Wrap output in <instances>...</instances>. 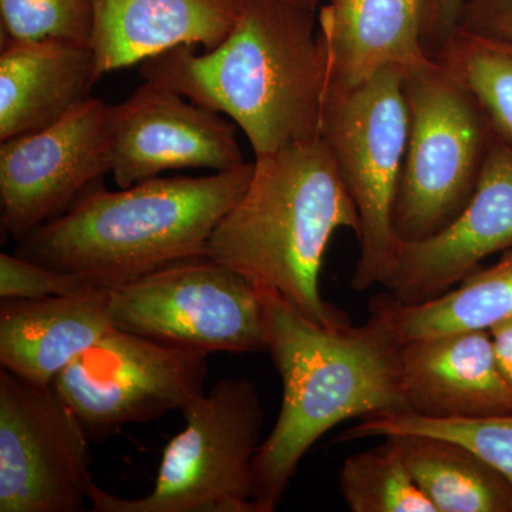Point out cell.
<instances>
[{"label": "cell", "mask_w": 512, "mask_h": 512, "mask_svg": "<svg viewBox=\"0 0 512 512\" xmlns=\"http://www.w3.org/2000/svg\"><path fill=\"white\" fill-rule=\"evenodd\" d=\"M109 104L90 97L52 126L0 141V222L16 242L109 174Z\"/></svg>", "instance_id": "11"}, {"label": "cell", "mask_w": 512, "mask_h": 512, "mask_svg": "<svg viewBox=\"0 0 512 512\" xmlns=\"http://www.w3.org/2000/svg\"><path fill=\"white\" fill-rule=\"evenodd\" d=\"M407 131L403 67H384L359 86L328 90L320 138L359 215V258L352 276L357 292L386 284L402 249L393 211Z\"/></svg>", "instance_id": "6"}, {"label": "cell", "mask_w": 512, "mask_h": 512, "mask_svg": "<svg viewBox=\"0 0 512 512\" xmlns=\"http://www.w3.org/2000/svg\"><path fill=\"white\" fill-rule=\"evenodd\" d=\"M208 356L202 350L113 328L63 370L53 386L92 439L127 424L184 410L205 393Z\"/></svg>", "instance_id": "9"}, {"label": "cell", "mask_w": 512, "mask_h": 512, "mask_svg": "<svg viewBox=\"0 0 512 512\" xmlns=\"http://www.w3.org/2000/svg\"><path fill=\"white\" fill-rule=\"evenodd\" d=\"M248 0H93L97 82L178 46L210 52L237 26Z\"/></svg>", "instance_id": "15"}, {"label": "cell", "mask_w": 512, "mask_h": 512, "mask_svg": "<svg viewBox=\"0 0 512 512\" xmlns=\"http://www.w3.org/2000/svg\"><path fill=\"white\" fill-rule=\"evenodd\" d=\"M2 40H62L90 46L93 0H0Z\"/></svg>", "instance_id": "24"}, {"label": "cell", "mask_w": 512, "mask_h": 512, "mask_svg": "<svg viewBox=\"0 0 512 512\" xmlns=\"http://www.w3.org/2000/svg\"><path fill=\"white\" fill-rule=\"evenodd\" d=\"M400 373L410 412L434 420L512 414L490 330H461L402 343Z\"/></svg>", "instance_id": "14"}, {"label": "cell", "mask_w": 512, "mask_h": 512, "mask_svg": "<svg viewBox=\"0 0 512 512\" xmlns=\"http://www.w3.org/2000/svg\"><path fill=\"white\" fill-rule=\"evenodd\" d=\"M396 434H426L464 444L512 484V414L468 420L426 419L412 412L380 414L343 431L338 441L383 439Z\"/></svg>", "instance_id": "23"}, {"label": "cell", "mask_w": 512, "mask_h": 512, "mask_svg": "<svg viewBox=\"0 0 512 512\" xmlns=\"http://www.w3.org/2000/svg\"><path fill=\"white\" fill-rule=\"evenodd\" d=\"M109 288L79 295L0 302V363L13 375L43 386L113 329Z\"/></svg>", "instance_id": "16"}, {"label": "cell", "mask_w": 512, "mask_h": 512, "mask_svg": "<svg viewBox=\"0 0 512 512\" xmlns=\"http://www.w3.org/2000/svg\"><path fill=\"white\" fill-rule=\"evenodd\" d=\"M254 168L255 161L201 177L160 175L119 191L99 181L18 242L16 255L106 288L208 255L212 232Z\"/></svg>", "instance_id": "3"}, {"label": "cell", "mask_w": 512, "mask_h": 512, "mask_svg": "<svg viewBox=\"0 0 512 512\" xmlns=\"http://www.w3.org/2000/svg\"><path fill=\"white\" fill-rule=\"evenodd\" d=\"M490 335L498 365L512 390V318L493 326Z\"/></svg>", "instance_id": "28"}, {"label": "cell", "mask_w": 512, "mask_h": 512, "mask_svg": "<svg viewBox=\"0 0 512 512\" xmlns=\"http://www.w3.org/2000/svg\"><path fill=\"white\" fill-rule=\"evenodd\" d=\"M339 484L352 512H437L414 481L392 437L346 458Z\"/></svg>", "instance_id": "22"}, {"label": "cell", "mask_w": 512, "mask_h": 512, "mask_svg": "<svg viewBox=\"0 0 512 512\" xmlns=\"http://www.w3.org/2000/svg\"><path fill=\"white\" fill-rule=\"evenodd\" d=\"M359 231V215L322 138L255 158L241 198L218 222L208 256L256 286L284 296L325 326L349 325L320 295L319 278L330 239Z\"/></svg>", "instance_id": "4"}, {"label": "cell", "mask_w": 512, "mask_h": 512, "mask_svg": "<svg viewBox=\"0 0 512 512\" xmlns=\"http://www.w3.org/2000/svg\"><path fill=\"white\" fill-rule=\"evenodd\" d=\"M409 113L393 224L402 242L450 224L476 190L494 136L466 86L436 59L404 70Z\"/></svg>", "instance_id": "7"}, {"label": "cell", "mask_w": 512, "mask_h": 512, "mask_svg": "<svg viewBox=\"0 0 512 512\" xmlns=\"http://www.w3.org/2000/svg\"><path fill=\"white\" fill-rule=\"evenodd\" d=\"M288 2L296 3V5L305 6V8L319 9L322 0H288Z\"/></svg>", "instance_id": "29"}, {"label": "cell", "mask_w": 512, "mask_h": 512, "mask_svg": "<svg viewBox=\"0 0 512 512\" xmlns=\"http://www.w3.org/2000/svg\"><path fill=\"white\" fill-rule=\"evenodd\" d=\"M512 249V150L493 141L466 207L436 234L403 242L384 288L409 305L439 298L480 269L488 256Z\"/></svg>", "instance_id": "13"}, {"label": "cell", "mask_w": 512, "mask_h": 512, "mask_svg": "<svg viewBox=\"0 0 512 512\" xmlns=\"http://www.w3.org/2000/svg\"><path fill=\"white\" fill-rule=\"evenodd\" d=\"M387 437L437 512H512V484L476 451L426 434Z\"/></svg>", "instance_id": "20"}, {"label": "cell", "mask_w": 512, "mask_h": 512, "mask_svg": "<svg viewBox=\"0 0 512 512\" xmlns=\"http://www.w3.org/2000/svg\"><path fill=\"white\" fill-rule=\"evenodd\" d=\"M457 32L512 45V0H467Z\"/></svg>", "instance_id": "26"}, {"label": "cell", "mask_w": 512, "mask_h": 512, "mask_svg": "<svg viewBox=\"0 0 512 512\" xmlns=\"http://www.w3.org/2000/svg\"><path fill=\"white\" fill-rule=\"evenodd\" d=\"M140 74L228 117L255 158L320 138L329 62L316 9L248 0L220 46L174 47L140 63Z\"/></svg>", "instance_id": "2"}, {"label": "cell", "mask_w": 512, "mask_h": 512, "mask_svg": "<svg viewBox=\"0 0 512 512\" xmlns=\"http://www.w3.org/2000/svg\"><path fill=\"white\" fill-rule=\"evenodd\" d=\"M318 22L329 89L359 86L384 67L433 60L424 45L426 0H326Z\"/></svg>", "instance_id": "17"}, {"label": "cell", "mask_w": 512, "mask_h": 512, "mask_svg": "<svg viewBox=\"0 0 512 512\" xmlns=\"http://www.w3.org/2000/svg\"><path fill=\"white\" fill-rule=\"evenodd\" d=\"M370 312L386 322L400 343L461 330H490L512 318V249L439 298L409 305L382 293L370 301Z\"/></svg>", "instance_id": "19"}, {"label": "cell", "mask_w": 512, "mask_h": 512, "mask_svg": "<svg viewBox=\"0 0 512 512\" xmlns=\"http://www.w3.org/2000/svg\"><path fill=\"white\" fill-rule=\"evenodd\" d=\"M258 288L266 352L282 379L281 412L254 460L256 512H272L313 444L350 419L410 412L402 343L370 312L362 326H325L284 296Z\"/></svg>", "instance_id": "1"}, {"label": "cell", "mask_w": 512, "mask_h": 512, "mask_svg": "<svg viewBox=\"0 0 512 512\" xmlns=\"http://www.w3.org/2000/svg\"><path fill=\"white\" fill-rule=\"evenodd\" d=\"M107 134L110 174L120 188L165 171L204 168L220 173L247 163L237 126L228 117L151 80L109 106Z\"/></svg>", "instance_id": "12"}, {"label": "cell", "mask_w": 512, "mask_h": 512, "mask_svg": "<svg viewBox=\"0 0 512 512\" xmlns=\"http://www.w3.org/2000/svg\"><path fill=\"white\" fill-rule=\"evenodd\" d=\"M114 328L202 352L266 350L258 288L211 256L109 288Z\"/></svg>", "instance_id": "8"}, {"label": "cell", "mask_w": 512, "mask_h": 512, "mask_svg": "<svg viewBox=\"0 0 512 512\" xmlns=\"http://www.w3.org/2000/svg\"><path fill=\"white\" fill-rule=\"evenodd\" d=\"M466 3L467 0H426L424 45L433 59L457 32L458 20Z\"/></svg>", "instance_id": "27"}, {"label": "cell", "mask_w": 512, "mask_h": 512, "mask_svg": "<svg viewBox=\"0 0 512 512\" xmlns=\"http://www.w3.org/2000/svg\"><path fill=\"white\" fill-rule=\"evenodd\" d=\"M185 427L164 448L153 491L119 498L90 481L97 512H256L254 460L264 410L255 384L221 379L183 410Z\"/></svg>", "instance_id": "5"}, {"label": "cell", "mask_w": 512, "mask_h": 512, "mask_svg": "<svg viewBox=\"0 0 512 512\" xmlns=\"http://www.w3.org/2000/svg\"><path fill=\"white\" fill-rule=\"evenodd\" d=\"M89 434L57 393L0 370V512H77L89 500Z\"/></svg>", "instance_id": "10"}, {"label": "cell", "mask_w": 512, "mask_h": 512, "mask_svg": "<svg viewBox=\"0 0 512 512\" xmlns=\"http://www.w3.org/2000/svg\"><path fill=\"white\" fill-rule=\"evenodd\" d=\"M79 276L37 264L19 255H0V298L37 299L79 295L94 288Z\"/></svg>", "instance_id": "25"}, {"label": "cell", "mask_w": 512, "mask_h": 512, "mask_svg": "<svg viewBox=\"0 0 512 512\" xmlns=\"http://www.w3.org/2000/svg\"><path fill=\"white\" fill-rule=\"evenodd\" d=\"M96 83L90 46L62 40H2L0 141L62 120L92 97Z\"/></svg>", "instance_id": "18"}, {"label": "cell", "mask_w": 512, "mask_h": 512, "mask_svg": "<svg viewBox=\"0 0 512 512\" xmlns=\"http://www.w3.org/2000/svg\"><path fill=\"white\" fill-rule=\"evenodd\" d=\"M473 94L495 140L512 150V45L456 32L434 56Z\"/></svg>", "instance_id": "21"}]
</instances>
